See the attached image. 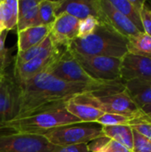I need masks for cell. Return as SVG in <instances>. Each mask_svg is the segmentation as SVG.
<instances>
[{"mask_svg": "<svg viewBox=\"0 0 151 152\" xmlns=\"http://www.w3.org/2000/svg\"><path fill=\"white\" fill-rule=\"evenodd\" d=\"M17 110L12 120L30 116L50 106L63 103L77 94L84 93L107 94L125 89L124 82L105 86H91L68 82L45 71L28 80L17 81Z\"/></svg>", "mask_w": 151, "mask_h": 152, "instance_id": "obj_1", "label": "cell"}, {"mask_svg": "<svg viewBox=\"0 0 151 152\" xmlns=\"http://www.w3.org/2000/svg\"><path fill=\"white\" fill-rule=\"evenodd\" d=\"M67 48L85 56H105L122 59L127 53V38L109 25L100 22L95 31L85 37H77Z\"/></svg>", "mask_w": 151, "mask_h": 152, "instance_id": "obj_2", "label": "cell"}, {"mask_svg": "<svg viewBox=\"0 0 151 152\" xmlns=\"http://www.w3.org/2000/svg\"><path fill=\"white\" fill-rule=\"evenodd\" d=\"M77 123L81 121L66 110L63 102L41 110L30 116L11 120L3 126L14 133L44 134L53 129Z\"/></svg>", "mask_w": 151, "mask_h": 152, "instance_id": "obj_3", "label": "cell"}, {"mask_svg": "<svg viewBox=\"0 0 151 152\" xmlns=\"http://www.w3.org/2000/svg\"><path fill=\"white\" fill-rule=\"evenodd\" d=\"M52 144L63 147L76 144H88L90 142L102 137L101 126H96L92 123H77L61 126L43 134Z\"/></svg>", "mask_w": 151, "mask_h": 152, "instance_id": "obj_4", "label": "cell"}, {"mask_svg": "<svg viewBox=\"0 0 151 152\" xmlns=\"http://www.w3.org/2000/svg\"><path fill=\"white\" fill-rule=\"evenodd\" d=\"M45 72H49L54 77L68 82L81 83L91 86H105L112 84L98 81L92 77L79 64L73 53L67 47L62 49L61 54L51 64Z\"/></svg>", "mask_w": 151, "mask_h": 152, "instance_id": "obj_5", "label": "cell"}, {"mask_svg": "<svg viewBox=\"0 0 151 152\" xmlns=\"http://www.w3.org/2000/svg\"><path fill=\"white\" fill-rule=\"evenodd\" d=\"M71 53L84 69L94 79L107 83L123 82L120 75L121 59L105 56H85Z\"/></svg>", "mask_w": 151, "mask_h": 152, "instance_id": "obj_6", "label": "cell"}, {"mask_svg": "<svg viewBox=\"0 0 151 152\" xmlns=\"http://www.w3.org/2000/svg\"><path fill=\"white\" fill-rule=\"evenodd\" d=\"M57 146L43 134L8 133L0 134V152H54Z\"/></svg>", "mask_w": 151, "mask_h": 152, "instance_id": "obj_7", "label": "cell"}, {"mask_svg": "<svg viewBox=\"0 0 151 152\" xmlns=\"http://www.w3.org/2000/svg\"><path fill=\"white\" fill-rule=\"evenodd\" d=\"M100 109L104 113H114L128 118H136L142 110L134 104L127 93L124 90L107 94H95Z\"/></svg>", "mask_w": 151, "mask_h": 152, "instance_id": "obj_8", "label": "cell"}, {"mask_svg": "<svg viewBox=\"0 0 151 152\" xmlns=\"http://www.w3.org/2000/svg\"><path fill=\"white\" fill-rule=\"evenodd\" d=\"M66 110L81 123H96L104 112L100 109L94 93L77 94L64 102Z\"/></svg>", "mask_w": 151, "mask_h": 152, "instance_id": "obj_9", "label": "cell"}, {"mask_svg": "<svg viewBox=\"0 0 151 152\" xmlns=\"http://www.w3.org/2000/svg\"><path fill=\"white\" fill-rule=\"evenodd\" d=\"M18 101V84L13 71L8 67L2 75L0 81V125L12 120L16 115Z\"/></svg>", "mask_w": 151, "mask_h": 152, "instance_id": "obj_10", "label": "cell"}, {"mask_svg": "<svg viewBox=\"0 0 151 152\" xmlns=\"http://www.w3.org/2000/svg\"><path fill=\"white\" fill-rule=\"evenodd\" d=\"M64 47L57 46L53 50L42 53L22 64L13 63V75L18 82L28 80L37 74L47 71L51 64L58 58Z\"/></svg>", "mask_w": 151, "mask_h": 152, "instance_id": "obj_11", "label": "cell"}, {"mask_svg": "<svg viewBox=\"0 0 151 152\" xmlns=\"http://www.w3.org/2000/svg\"><path fill=\"white\" fill-rule=\"evenodd\" d=\"M99 20L126 38L141 32L127 17L113 7L109 0H100Z\"/></svg>", "mask_w": 151, "mask_h": 152, "instance_id": "obj_12", "label": "cell"}, {"mask_svg": "<svg viewBox=\"0 0 151 152\" xmlns=\"http://www.w3.org/2000/svg\"><path fill=\"white\" fill-rule=\"evenodd\" d=\"M120 75L124 83L131 80L151 81V58L127 53L121 59Z\"/></svg>", "mask_w": 151, "mask_h": 152, "instance_id": "obj_13", "label": "cell"}, {"mask_svg": "<svg viewBox=\"0 0 151 152\" xmlns=\"http://www.w3.org/2000/svg\"><path fill=\"white\" fill-rule=\"evenodd\" d=\"M80 20L67 13L57 15L50 26V37L57 46L67 47L78 35Z\"/></svg>", "mask_w": 151, "mask_h": 152, "instance_id": "obj_14", "label": "cell"}, {"mask_svg": "<svg viewBox=\"0 0 151 152\" xmlns=\"http://www.w3.org/2000/svg\"><path fill=\"white\" fill-rule=\"evenodd\" d=\"M67 13L79 20L89 16L99 20L100 0H58L57 15Z\"/></svg>", "mask_w": 151, "mask_h": 152, "instance_id": "obj_15", "label": "cell"}, {"mask_svg": "<svg viewBox=\"0 0 151 152\" xmlns=\"http://www.w3.org/2000/svg\"><path fill=\"white\" fill-rule=\"evenodd\" d=\"M40 0H18L17 32L40 25L38 5Z\"/></svg>", "mask_w": 151, "mask_h": 152, "instance_id": "obj_16", "label": "cell"}, {"mask_svg": "<svg viewBox=\"0 0 151 152\" xmlns=\"http://www.w3.org/2000/svg\"><path fill=\"white\" fill-rule=\"evenodd\" d=\"M50 35V27L39 25L18 31V52H24L43 42Z\"/></svg>", "mask_w": 151, "mask_h": 152, "instance_id": "obj_17", "label": "cell"}, {"mask_svg": "<svg viewBox=\"0 0 151 152\" xmlns=\"http://www.w3.org/2000/svg\"><path fill=\"white\" fill-rule=\"evenodd\" d=\"M125 91L130 96L134 104L141 110L151 104V81L131 80L124 83Z\"/></svg>", "mask_w": 151, "mask_h": 152, "instance_id": "obj_18", "label": "cell"}, {"mask_svg": "<svg viewBox=\"0 0 151 152\" xmlns=\"http://www.w3.org/2000/svg\"><path fill=\"white\" fill-rule=\"evenodd\" d=\"M110 4L117 11L127 17L135 27L141 31L142 30L141 21V11L145 4L144 0H109Z\"/></svg>", "mask_w": 151, "mask_h": 152, "instance_id": "obj_19", "label": "cell"}, {"mask_svg": "<svg viewBox=\"0 0 151 152\" xmlns=\"http://www.w3.org/2000/svg\"><path fill=\"white\" fill-rule=\"evenodd\" d=\"M18 0H1L0 3V33L10 31L17 27Z\"/></svg>", "mask_w": 151, "mask_h": 152, "instance_id": "obj_20", "label": "cell"}, {"mask_svg": "<svg viewBox=\"0 0 151 152\" xmlns=\"http://www.w3.org/2000/svg\"><path fill=\"white\" fill-rule=\"evenodd\" d=\"M103 135L112 141H115L129 151L133 150V129L129 125H121L114 126H101Z\"/></svg>", "mask_w": 151, "mask_h": 152, "instance_id": "obj_21", "label": "cell"}, {"mask_svg": "<svg viewBox=\"0 0 151 152\" xmlns=\"http://www.w3.org/2000/svg\"><path fill=\"white\" fill-rule=\"evenodd\" d=\"M127 51L129 53L151 58V36L140 32L127 37Z\"/></svg>", "mask_w": 151, "mask_h": 152, "instance_id": "obj_22", "label": "cell"}, {"mask_svg": "<svg viewBox=\"0 0 151 152\" xmlns=\"http://www.w3.org/2000/svg\"><path fill=\"white\" fill-rule=\"evenodd\" d=\"M57 45L54 44V42L53 41L52 37H50V35L40 44L24 51V52H17V54L14 57V61L13 63L15 64H22L24 62H27L30 60H32L33 58L50 52L52 50H53L54 48H56Z\"/></svg>", "mask_w": 151, "mask_h": 152, "instance_id": "obj_23", "label": "cell"}, {"mask_svg": "<svg viewBox=\"0 0 151 152\" xmlns=\"http://www.w3.org/2000/svg\"><path fill=\"white\" fill-rule=\"evenodd\" d=\"M58 0H40L38 5V15L40 25L51 26L57 17Z\"/></svg>", "mask_w": 151, "mask_h": 152, "instance_id": "obj_24", "label": "cell"}, {"mask_svg": "<svg viewBox=\"0 0 151 152\" xmlns=\"http://www.w3.org/2000/svg\"><path fill=\"white\" fill-rule=\"evenodd\" d=\"M129 126L132 129L135 130L147 139L151 141V119L149 118L142 111V113L131 119L129 122Z\"/></svg>", "mask_w": 151, "mask_h": 152, "instance_id": "obj_25", "label": "cell"}, {"mask_svg": "<svg viewBox=\"0 0 151 152\" xmlns=\"http://www.w3.org/2000/svg\"><path fill=\"white\" fill-rule=\"evenodd\" d=\"M132 118H128L123 115L114 114V113H104L96 121L101 126H114L121 125H129Z\"/></svg>", "mask_w": 151, "mask_h": 152, "instance_id": "obj_26", "label": "cell"}, {"mask_svg": "<svg viewBox=\"0 0 151 152\" xmlns=\"http://www.w3.org/2000/svg\"><path fill=\"white\" fill-rule=\"evenodd\" d=\"M100 22L101 21L93 16H89L85 18V20H80L77 37H85L93 34L97 28V27L99 26Z\"/></svg>", "mask_w": 151, "mask_h": 152, "instance_id": "obj_27", "label": "cell"}, {"mask_svg": "<svg viewBox=\"0 0 151 152\" xmlns=\"http://www.w3.org/2000/svg\"><path fill=\"white\" fill-rule=\"evenodd\" d=\"M133 150L132 152H151V141L133 129Z\"/></svg>", "mask_w": 151, "mask_h": 152, "instance_id": "obj_28", "label": "cell"}, {"mask_svg": "<svg viewBox=\"0 0 151 152\" xmlns=\"http://www.w3.org/2000/svg\"><path fill=\"white\" fill-rule=\"evenodd\" d=\"M141 21L143 32L151 36V7L147 3H145L141 11Z\"/></svg>", "mask_w": 151, "mask_h": 152, "instance_id": "obj_29", "label": "cell"}, {"mask_svg": "<svg viewBox=\"0 0 151 152\" xmlns=\"http://www.w3.org/2000/svg\"><path fill=\"white\" fill-rule=\"evenodd\" d=\"M110 141V139L102 136L100 138H97L92 142H90L87 146L90 152H106L107 150V146L109 144V142Z\"/></svg>", "mask_w": 151, "mask_h": 152, "instance_id": "obj_30", "label": "cell"}, {"mask_svg": "<svg viewBox=\"0 0 151 152\" xmlns=\"http://www.w3.org/2000/svg\"><path fill=\"white\" fill-rule=\"evenodd\" d=\"M54 152H90L87 144H76V145H68L63 147H58Z\"/></svg>", "mask_w": 151, "mask_h": 152, "instance_id": "obj_31", "label": "cell"}, {"mask_svg": "<svg viewBox=\"0 0 151 152\" xmlns=\"http://www.w3.org/2000/svg\"><path fill=\"white\" fill-rule=\"evenodd\" d=\"M7 33H8L7 31H4L0 33V60H3L8 55V49H6L4 46Z\"/></svg>", "mask_w": 151, "mask_h": 152, "instance_id": "obj_32", "label": "cell"}, {"mask_svg": "<svg viewBox=\"0 0 151 152\" xmlns=\"http://www.w3.org/2000/svg\"><path fill=\"white\" fill-rule=\"evenodd\" d=\"M10 56L9 55H7L5 58H4L3 60H0V75L4 71V69L7 68V67H9V65H10V58H9Z\"/></svg>", "mask_w": 151, "mask_h": 152, "instance_id": "obj_33", "label": "cell"}, {"mask_svg": "<svg viewBox=\"0 0 151 152\" xmlns=\"http://www.w3.org/2000/svg\"><path fill=\"white\" fill-rule=\"evenodd\" d=\"M141 110L149 118L151 119V104L150 105H147V106H144L141 109Z\"/></svg>", "mask_w": 151, "mask_h": 152, "instance_id": "obj_34", "label": "cell"}, {"mask_svg": "<svg viewBox=\"0 0 151 152\" xmlns=\"http://www.w3.org/2000/svg\"><path fill=\"white\" fill-rule=\"evenodd\" d=\"M5 132H7V133H14V132H12V131H11V130H9V129H6V128H4L3 126H1V125H0V134H6Z\"/></svg>", "mask_w": 151, "mask_h": 152, "instance_id": "obj_35", "label": "cell"}, {"mask_svg": "<svg viewBox=\"0 0 151 152\" xmlns=\"http://www.w3.org/2000/svg\"><path fill=\"white\" fill-rule=\"evenodd\" d=\"M106 152H121V151H108Z\"/></svg>", "mask_w": 151, "mask_h": 152, "instance_id": "obj_36", "label": "cell"}, {"mask_svg": "<svg viewBox=\"0 0 151 152\" xmlns=\"http://www.w3.org/2000/svg\"><path fill=\"white\" fill-rule=\"evenodd\" d=\"M4 70H5V69H4ZM3 73H4V72H3ZM3 73H2V74L0 75V81H1V78H2V75H3Z\"/></svg>", "mask_w": 151, "mask_h": 152, "instance_id": "obj_37", "label": "cell"}, {"mask_svg": "<svg viewBox=\"0 0 151 152\" xmlns=\"http://www.w3.org/2000/svg\"><path fill=\"white\" fill-rule=\"evenodd\" d=\"M0 3H1V0H0Z\"/></svg>", "mask_w": 151, "mask_h": 152, "instance_id": "obj_38", "label": "cell"}]
</instances>
